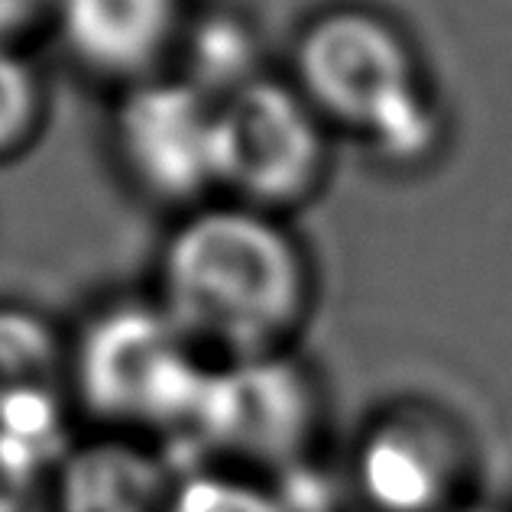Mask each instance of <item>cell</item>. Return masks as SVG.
<instances>
[{"label":"cell","mask_w":512,"mask_h":512,"mask_svg":"<svg viewBox=\"0 0 512 512\" xmlns=\"http://www.w3.org/2000/svg\"><path fill=\"white\" fill-rule=\"evenodd\" d=\"M208 363L163 305H117L72 350L75 406L104 435L185 438Z\"/></svg>","instance_id":"cell-2"},{"label":"cell","mask_w":512,"mask_h":512,"mask_svg":"<svg viewBox=\"0 0 512 512\" xmlns=\"http://www.w3.org/2000/svg\"><path fill=\"white\" fill-rule=\"evenodd\" d=\"M120 143L143 182L192 195L218 182V101L182 82L137 88L120 114Z\"/></svg>","instance_id":"cell-7"},{"label":"cell","mask_w":512,"mask_h":512,"mask_svg":"<svg viewBox=\"0 0 512 512\" xmlns=\"http://www.w3.org/2000/svg\"><path fill=\"white\" fill-rule=\"evenodd\" d=\"M159 305L221 360L279 354L305 308L302 260L273 221L214 208L172 237Z\"/></svg>","instance_id":"cell-1"},{"label":"cell","mask_w":512,"mask_h":512,"mask_svg":"<svg viewBox=\"0 0 512 512\" xmlns=\"http://www.w3.org/2000/svg\"><path fill=\"white\" fill-rule=\"evenodd\" d=\"M299 75L308 104L367 130L383 153L412 159L435 143L438 117L415 82V65L393 26L341 10L305 33Z\"/></svg>","instance_id":"cell-4"},{"label":"cell","mask_w":512,"mask_h":512,"mask_svg":"<svg viewBox=\"0 0 512 512\" xmlns=\"http://www.w3.org/2000/svg\"><path fill=\"white\" fill-rule=\"evenodd\" d=\"M175 480L150 441L101 431L62 454L56 512H166Z\"/></svg>","instance_id":"cell-9"},{"label":"cell","mask_w":512,"mask_h":512,"mask_svg":"<svg viewBox=\"0 0 512 512\" xmlns=\"http://www.w3.org/2000/svg\"><path fill=\"white\" fill-rule=\"evenodd\" d=\"M166 512H292L273 483L234 470L198 467L175 480Z\"/></svg>","instance_id":"cell-12"},{"label":"cell","mask_w":512,"mask_h":512,"mask_svg":"<svg viewBox=\"0 0 512 512\" xmlns=\"http://www.w3.org/2000/svg\"><path fill=\"white\" fill-rule=\"evenodd\" d=\"M451 512H500L496 506H487V503H477V500H467L461 506H454Z\"/></svg>","instance_id":"cell-15"},{"label":"cell","mask_w":512,"mask_h":512,"mask_svg":"<svg viewBox=\"0 0 512 512\" xmlns=\"http://www.w3.org/2000/svg\"><path fill=\"white\" fill-rule=\"evenodd\" d=\"M39 91L30 65L13 52L10 43H0V153L10 150L36 117Z\"/></svg>","instance_id":"cell-13"},{"label":"cell","mask_w":512,"mask_h":512,"mask_svg":"<svg viewBox=\"0 0 512 512\" xmlns=\"http://www.w3.org/2000/svg\"><path fill=\"white\" fill-rule=\"evenodd\" d=\"M69 46L94 69L150 65L175 23V0H56Z\"/></svg>","instance_id":"cell-10"},{"label":"cell","mask_w":512,"mask_h":512,"mask_svg":"<svg viewBox=\"0 0 512 512\" xmlns=\"http://www.w3.org/2000/svg\"><path fill=\"white\" fill-rule=\"evenodd\" d=\"M72 354L26 308L0 305V435L65 454L72 412Z\"/></svg>","instance_id":"cell-8"},{"label":"cell","mask_w":512,"mask_h":512,"mask_svg":"<svg viewBox=\"0 0 512 512\" xmlns=\"http://www.w3.org/2000/svg\"><path fill=\"white\" fill-rule=\"evenodd\" d=\"M470 477L467 431L422 402L383 409L350 457V487L370 512H451L470 500Z\"/></svg>","instance_id":"cell-5"},{"label":"cell","mask_w":512,"mask_h":512,"mask_svg":"<svg viewBox=\"0 0 512 512\" xmlns=\"http://www.w3.org/2000/svg\"><path fill=\"white\" fill-rule=\"evenodd\" d=\"M185 438L205 467L266 483L299 477L321 438L318 386L282 350L208 363Z\"/></svg>","instance_id":"cell-3"},{"label":"cell","mask_w":512,"mask_h":512,"mask_svg":"<svg viewBox=\"0 0 512 512\" xmlns=\"http://www.w3.org/2000/svg\"><path fill=\"white\" fill-rule=\"evenodd\" d=\"M43 0H0V43H10V36L30 23Z\"/></svg>","instance_id":"cell-14"},{"label":"cell","mask_w":512,"mask_h":512,"mask_svg":"<svg viewBox=\"0 0 512 512\" xmlns=\"http://www.w3.org/2000/svg\"><path fill=\"white\" fill-rule=\"evenodd\" d=\"M188 82L208 98L224 101L256 82V39L234 17H211L198 23L188 39Z\"/></svg>","instance_id":"cell-11"},{"label":"cell","mask_w":512,"mask_h":512,"mask_svg":"<svg viewBox=\"0 0 512 512\" xmlns=\"http://www.w3.org/2000/svg\"><path fill=\"white\" fill-rule=\"evenodd\" d=\"M321 137L308 98L256 78L218 101V182L250 198H286L312 179Z\"/></svg>","instance_id":"cell-6"}]
</instances>
